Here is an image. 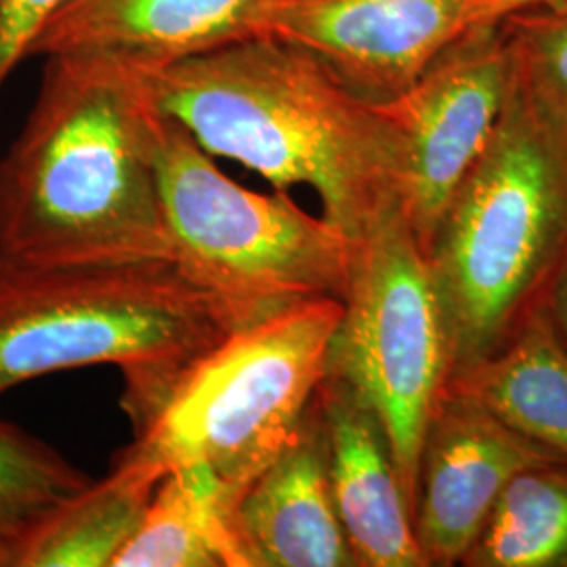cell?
<instances>
[{
	"label": "cell",
	"mask_w": 567,
	"mask_h": 567,
	"mask_svg": "<svg viewBox=\"0 0 567 567\" xmlns=\"http://www.w3.org/2000/svg\"><path fill=\"white\" fill-rule=\"evenodd\" d=\"M158 183L171 261L231 330L316 299H343L353 236L305 213L284 189L231 182L182 124L163 114Z\"/></svg>",
	"instance_id": "5"
},
{
	"label": "cell",
	"mask_w": 567,
	"mask_h": 567,
	"mask_svg": "<svg viewBox=\"0 0 567 567\" xmlns=\"http://www.w3.org/2000/svg\"><path fill=\"white\" fill-rule=\"evenodd\" d=\"M150 84L204 152L276 189L309 185L347 236L404 198L405 140L386 103L360 97L292 44L231 42L150 72Z\"/></svg>",
	"instance_id": "2"
},
{
	"label": "cell",
	"mask_w": 567,
	"mask_h": 567,
	"mask_svg": "<svg viewBox=\"0 0 567 567\" xmlns=\"http://www.w3.org/2000/svg\"><path fill=\"white\" fill-rule=\"evenodd\" d=\"M231 332L171 259L37 265L0 259V398L28 381L116 365L140 433L183 372Z\"/></svg>",
	"instance_id": "4"
},
{
	"label": "cell",
	"mask_w": 567,
	"mask_h": 567,
	"mask_svg": "<svg viewBox=\"0 0 567 567\" xmlns=\"http://www.w3.org/2000/svg\"><path fill=\"white\" fill-rule=\"evenodd\" d=\"M316 400L324 421L330 489L355 567H426L381 419L328 374Z\"/></svg>",
	"instance_id": "13"
},
{
	"label": "cell",
	"mask_w": 567,
	"mask_h": 567,
	"mask_svg": "<svg viewBox=\"0 0 567 567\" xmlns=\"http://www.w3.org/2000/svg\"><path fill=\"white\" fill-rule=\"evenodd\" d=\"M529 9H567V0H529Z\"/></svg>",
	"instance_id": "22"
},
{
	"label": "cell",
	"mask_w": 567,
	"mask_h": 567,
	"mask_svg": "<svg viewBox=\"0 0 567 567\" xmlns=\"http://www.w3.org/2000/svg\"><path fill=\"white\" fill-rule=\"evenodd\" d=\"M519 79L567 110V9H524L503 20Z\"/></svg>",
	"instance_id": "19"
},
{
	"label": "cell",
	"mask_w": 567,
	"mask_h": 567,
	"mask_svg": "<svg viewBox=\"0 0 567 567\" xmlns=\"http://www.w3.org/2000/svg\"><path fill=\"white\" fill-rule=\"evenodd\" d=\"M353 240L326 374L381 419L412 511L426 426L450 379L442 313L404 204H386Z\"/></svg>",
	"instance_id": "7"
},
{
	"label": "cell",
	"mask_w": 567,
	"mask_h": 567,
	"mask_svg": "<svg viewBox=\"0 0 567 567\" xmlns=\"http://www.w3.org/2000/svg\"><path fill=\"white\" fill-rule=\"evenodd\" d=\"M343 303L316 299L231 330L189 365L124 456L166 475L203 465L236 496L295 435L324 381Z\"/></svg>",
	"instance_id": "6"
},
{
	"label": "cell",
	"mask_w": 567,
	"mask_h": 567,
	"mask_svg": "<svg viewBox=\"0 0 567 567\" xmlns=\"http://www.w3.org/2000/svg\"><path fill=\"white\" fill-rule=\"evenodd\" d=\"M543 463L564 461L446 386L426 426L412 508L426 567L461 566L508 480Z\"/></svg>",
	"instance_id": "10"
},
{
	"label": "cell",
	"mask_w": 567,
	"mask_h": 567,
	"mask_svg": "<svg viewBox=\"0 0 567 567\" xmlns=\"http://www.w3.org/2000/svg\"><path fill=\"white\" fill-rule=\"evenodd\" d=\"M513 53L503 20L468 30L400 97L385 102L405 140L404 213L423 252L484 152L507 102Z\"/></svg>",
	"instance_id": "9"
},
{
	"label": "cell",
	"mask_w": 567,
	"mask_h": 567,
	"mask_svg": "<svg viewBox=\"0 0 567 567\" xmlns=\"http://www.w3.org/2000/svg\"><path fill=\"white\" fill-rule=\"evenodd\" d=\"M276 0H63L28 58L103 55L163 70L224 44L261 37Z\"/></svg>",
	"instance_id": "11"
},
{
	"label": "cell",
	"mask_w": 567,
	"mask_h": 567,
	"mask_svg": "<svg viewBox=\"0 0 567 567\" xmlns=\"http://www.w3.org/2000/svg\"><path fill=\"white\" fill-rule=\"evenodd\" d=\"M236 501L206 466L171 468L112 567H240L229 536Z\"/></svg>",
	"instance_id": "16"
},
{
	"label": "cell",
	"mask_w": 567,
	"mask_h": 567,
	"mask_svg": "<svg viewBox=\"0 0 567 567\" xmlns=\"http://www.w3.org/2000/svg\"><path fill=\"white\" fill-rule=\"evenodd\" d=\"M450 379L494 355L545 301L567 261V110L513 63L507 102L425 246Z\"/></svg>",
	"instance_id": "3"
},
{
	"label": "cell",
	"mask_w": 567,
	"mask_h": 567,
	"mask_svg": "<svg viewBox=\"0 0 567 567\" xmlns=\"http://www.w3.org/2000/svg\"><path fill=\"white\" fill-rule=\"evenodd\" d=\"M545 311L567 351V261L548 292Z\"/></svg>",
	"instance_id": "21"
},
{
	"label": "cell",
	"mask_w": 567,
	"mask_h": 567,
	"mask_svg": "<svg viewBox=\"0 0 567 567\" xmlns=\"http://www.w3.org/2000/svg\"><path fill=\"white\" fill-rule=\"evenodd\" d=\"M461 566L567 567V463L515 473Z\"/></svg>",
	"instance_id": "17"
},
{
	"label": "cell",
	"mask_w": 567,
	"mask_h": 567,
	"mask_svg": "<svg viewBox=\"0 0 567 567\" xmlns=\"http://www.w3.org/2000/svg\"><path fill=\"white\" fill-rule=\"evenodd\" d=\"M28 121L0 158V259H171L150 72L103 55L44 58Z\"/></svg>",
	"instance_id": "1"
},
{
	"label": "cell",
	"mask_w": 567,
	"mask_h": 567,
	"mask_svg": "<svg viewBox=\"0 0 567 567\" xmlns=\"http://www.w3.org/2000/svg\"><path fill=\"white\" fill-rule=\"evenodd\" d=\"M63 0H0V86L20 61L28 58V47L42 21Z\"/></svg>",
	"instance_id": "20"
},
{
	"label": "cell",
	"mask_w": 567,
	"mask_h": 567,
	"mask_svg": "<svg viewBox=\"0 0 567 567\" xmlns=\"http://www.w3.org/2000/svg\"><path fill=\"white\" fill-rule=\"evenodd\" d=\"M164 475L118 452L112 471L55 508L21 550L18 567H112L142 526Z\"/></svg>",
	"instance_id": "15"
},
{
	"label": "cell",
	"mask_w": 567,
	"mask_h": 567,
	"mask_svg": "<svg viewBox=\"0 0 567 567\" xmlns=\"http://www.w3.org/2000/svg\"><path fill=\"white\" fill-rule=\"evenodd\" d=\"M89 484L55 447L0 421V567H18L37 527Z\"/></svg>",
	"instance_id": "18"
},
{
	"label": "cell",
	"mask_w": 567,
	"mask_h": 567,
	"mask_svg": "<svg viewBox=\"0 0 567 567\" xmlns=\"http://www.w3.org/2000/svg\"><path fill=\"white\" fill-rule=\"evenodd\" d=\"M240 567H355L334 507L318 400L229 513Z\"/></svg>",
	"instance_id": "12"
},
{
	"label": "cell",
	"mask_w": 567,
	"mask_h": 567,
	"mask_svg": "<svg viewBox=\"0 0 567 567\" xmlns=\"http://www.w3.org/2000/svg\"><path fill=\"white\" fill-rule=\"evenodd\" d=\"M447 386L567 463V351L545 305L503 349Z\"/></svg>",
	"instance_id": "14"
},
{
	"label": "cell",
	"mask_w": 567,
	"mask_h": 567,
	"mask_svg": "<svg viewBox=\"0 0 567 567\" xmlns=\"http://www.w3.org/2000/svg\"><path fill=\"white\" fill-rule=\"evenodd\" d=\"M529 7V0H276L261 37L309 53L360 97L391 102L468 30Z\"/></svg>",
	"instance_id": "8"
}]
</instances>
